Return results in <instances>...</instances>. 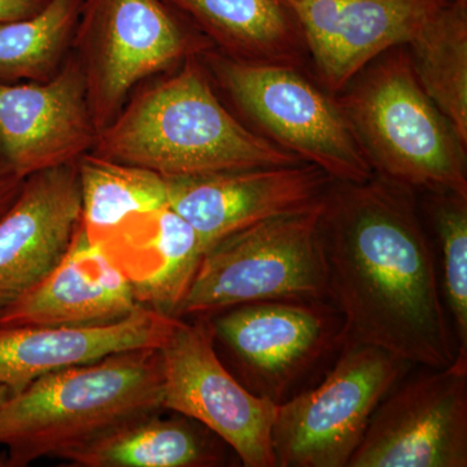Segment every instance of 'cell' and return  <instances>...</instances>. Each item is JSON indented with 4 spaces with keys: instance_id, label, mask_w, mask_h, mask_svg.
<instances>
[{
    "instance_id": "cell-10",
    "label": "cell",
    "mask_w": 467,
    "mask_h": 467,
    "mask_svg": "<svg viewBox=\"0 0 467 467\" xmlns=\"http://www.w3.org/2000/svg\"><path fill=\"white\" fill-rule=\"evenodd\" d=\"M162 408L190 418L232 448L245 467H276V405L254 395L218 355L207 316L175 319L160 346Z\"/></svg>"
},
{
    "instance_id": "cell-20",
    "label": "cell",
    "mask_w": 467,
    "mask_h": 467,
    "mask_svg": "<svg viewBox=\"0 0 467 467\" xmlns=\"http://www.w3.org/2000/svg\"><path fill=\"white\" fill-rule=\"evenodd\" d=\"M214 439L213 432L190 418L162 420L153 414L119 427L67 462L78 467L220 466L225 459Z\"/></svg>"
},
{
    "instance_id": "cell-18",
    "label": "cell",
    "mask_w": 467,
    "mask_h": 467,
    "mask_svg": "<svg viewBox=\"0 0 467 467\" xmlns=\"http://www.w3.org/2000/svg\"><path fill=\"white\" fill-rule=\"evenodd\" d=\"M97 243L128 276L140 306L173 317L204 254L198 234L169 205L129 217Z\"/></svg>"
},
{
    "instance_id": "cell-6",
    "label": "cell",
    "mask_w": 467,
    "mask_h": 467,
    "mask_svg": "<svg viewBox=\"0 0 467 467\" xmlns=\"http://www.w3.org/2000/svg\"><path fill=\"white\" fill-rule=\"evenodd\" d=\"M322 198L208 247L174 317L212 316L256 301H328Z\"/></svg>"
},
{
    "instance_id": "cell-24",
    "label": "cell",
    "mask_w": 467,
    "mask_h": 467,
    "mask_svg": "<svg viewBox=\"0 0 467 467\" xmlns=\"http://www.w3.org/2000/svg\"><path fill=\"white\" fill-rule=\"evenodd\" d=\"M426 193V211L441 247L442 296L453 324L457 356L467 358V198Z\"/></svg>"
},
{
    "instance_id": "cell-1",
    "label": "cell",
    "mask_w": 467,
    "mask_h": 467,
    "mask_svg": "<svg viewBox=\"0 0 467 467\" xmlns=\"http://www.w3.org/2000/svg\"><path fill=\"white\" fill-rule=\"evenodd\" d=\"M416 192L378 174L331 182L319 218L328 301L347 340L441 368L457 343Z\"/></svg>"
},
{
    "instance_id": "cell-21",
    "label": "cell",
    "mask_w": 467,
    "mask_h": 467,
    "mask_svg": "<svg viewBox=\"0 0 467 467\" xmlns=\"http://www.w3.org/2000/svg\"><path fill=\"white\" fill-rule=\"evenodd\" d=\"M405 48L423 90L467 143V0H444Z\"/></svg>"
},
{
    "instance_id": "cell-27",
    "label": "cell",
    "mask_w": 467,
    "mask_h": 467,
    "mask_svg": "<svg viewBox=\"0 0 467 467\" xmlns=\"http://www.w3.org/2000/svg\"><path fill=\"white\" fill-rule=\"evenodd\" d=\"M11 396V391L7 389V387L0 384V407L5 404V401Z\"/></svg>"
},
{
    "instance_id": "cell-9",
    "label": "cell",
    "mask_w": 467,
    "mask_h": 467,
    "mask_svg": "<svg viewBox=\"0 0 467 467\" xmlns=\"http://www.w3.org/2000/svg\"><path fill=\"white\" fill-rule=\"evenodd\" d=\"M207 317L214 343L232 358L234 377L275 405L303 391L347 340L330 301H256Z\"/></svg>"
},
{
    "instance_id": "cell-14",
    "label": "cell",
    "mask_w": 467,
    "mask_h": 467,
    "mask_svg": "<svg viewBox=\"0 0 467 467\" xmlns=\"http://www.w3.org/2000/svg\"><path fill=\"white\" fill-rule=\"evenodd\" d=\"M167 182L169 207L192 225L205 251L234 233L308 207L333 180L316 165L300 162Z\"/></svg>"
},
{
    "instance_id": "cell-23",
    "label": "cell",
    "mask_w": 467,
    "mask_h": 467,
    "mask_svg": "<svg viewBox=\"0 0 467 467\" xmlns=\"http://www.w3.org/2000/svg\"><path fill=\"white\" fill-rule=\"evenodd\" d=\"M82 0H48L38 14L0 24V82H46L72 51Z\"/></svg>"
},
{
    "instance_id": "cell-15",
    "label": "cell",
    "mask_w": 467,
    "mask_h": 467,
    "mask_svg": "<svg viewBox=\"0 0 467 467\" xmlns=\"http://www.w3.org/2000/svg\"><path fill=\"white\" fill-rule=\"evenodd\" d=\"M76 164L36 171L0 217V310L63 261L81 226Z\"/></svg>"
},
{
    "instance_id": "cell-25",
    "label": "cell",
    "mask_w": 467,
    "mask_h": 467,
    "mask_svg": "<svg viewBox=\"0 0 467 467\" xmlns=\"http://www.w3.org/2000/svg\"><path fill=\"white\" fill-rule=\"evenodd\" d=\"M48 0H0V24L32 17L41 12Z\"/></svg>"
},
{
    "instance_id": "cell-26",
    "label": "cell",
    "mask_w": 467,
    "mask_h": 467,
    "mask_svg": "<svg viewBox=\"0 0 467 467\" xmlns=\"http://www.w3.org/2000/svg\"><path fill=\"white\" fill-rule=\"evenodd\" d=\"M24 180L26 178H21L20 175L11 171L7 165L0 161V217L7 212V209L16 199Z\"/></svg>"
},
{
    "instance_id": "cell-11",
    "label": "cell",
    "mask_w": 467,
    "mask_h": 467,
    "mask_svg": "<svg viewBox=\"0 0 467 467\" xmlns=\"http://www.w3.org/2000/svg\"><path fill=\"white\" fill-rule=\"evenodd\" d=\"M408 374L378 405L348 467L467 466V358Z\"/></svg>"
},
{
    "instance_id": "cell-17",
    "label": "cell",
    "mask_w": 467,
    "mask_h": 467,
    "mask_svg": "<svg viewBox=\"0 0 467 467\" xmlns=\"http://www.w3.org/2000/svg\"><path fill=\"white\" fill-rule=\"evenodd\" d=\"M175 319L140 306L125 318L106 325L0 326V384L15 395L54 371L91 364L126 350L160 348Z\"/></svg>"
},
{
    "instance_id": "cell-3",
    "label": "cell",
    "mask_w": 467,
    "mask_h": 467,
    "mask_svg": "<svg viewBox=\"0 0 467 467\" xmlns=\"http://www.w3.org/2000/svg\"><path fill=\"white\" fill-rule=\"evenodd\" d=\"M159 348L126 350L39 377L0 407L2 467L69 460L119 427L160 414Z\"/></svg>"
},
{
    "instance_id": "cell-12",
    "label": "cell",
    "mask_w": 467,
    "mask_h": 467,
    "mask_svg": "<svg viewBox=\"0 0 467 467\" xmlns=\"http://www.w3.org/2000/svg\"><path fill=\"white\" fill-rule=\"evenodd\" d=\"M98 134L73 51L48 81L0 82V161L21 178L76 164Z\"/></svg>"
},
{
    "instance_id": "cell-5",
    "label": "cell",
    "mask_w": 467,
    "mask_h": 467,
    "mask_svg": "<svg viewBox=\"0 0 467 467\" xmlns=\"http://www.w3.org/2000/svg\"><path fill=\"white\" fill-rule=\"evenodd\" d=\"M199 58L221 99L254 133L337 182L373 177L337 98L309 69L241 63L214 48Z\"/></svg>"
},
{
    "instance_id": "cell-19",
    "label": "cell",
    "mask_w": 467,
    "mask_h": 467,
    "mask_svg": "<svg viewBox=\"0 0 467 467\" xmlns=\"http://www.w3.org/2000/svg\"><path fill=\"white\" fill-rule=\"evenodd\" d=\"M164 2L233 60L310 70L299 24L284 0Z\"/></svg>"
},
{
    "instance_id": "cell-4",
    "label": "cell",
    "mask_w": 467,
    "mask_h": 467,
    "mask_svg": "<svg viewBox=\"0 0 467 467\" xmlns=\"http://www.w3.org/2000/svg\"><path fill=\"white\" fill-rule=\"evenodd\" d=\"M335 98L374 174L467 198V143L423 90L405 46L374 58Z\"/></svg>"
},
{
    "instance_id": "cell-7",
    "label": "cell",
    "mask_w": 467,
    "mask_h": 467,
    "mask_svg": "<svg viewBox=\"0 0 467 467\" xmlns=\"http://www.w3.org/2000/svg\"><path fill=\"white\" fill-rule=\"evenodd\" d=\"M212 48L164 0H82L72 51L98 130L115 119L138 86Z\"/></svg>"
},
{
    "instance_id": "cell-2",
    "label": "cell",
    "mask_w": 467,
    "mask_h": 467,
    "mask_svg": "<svg viewBox=\"0 0 467 467\" xmlns=\"http://www.w3.org/2000/svg\"><path fill=\"white\" fill-rule=\"evenodd\" d=\"M91 153L164 178L303 162L234 115L199 57L134 90L115 119L99 131Z\"/></svg>"
},
{
    "instance_id": "cell-13",
    "label": "cell",
    "mask_w": 467,
    "mask_h": 467,
    "mask_svg": "<svg viewBox=\"0 0 467 467\" xmlns=\"http://www.w3.org/2000/svg\"><path fill=\"white\" fill-rule=\"evenodd\" d=\"M299 24L310 72L333 95L370 61L410 41L444 0H284Z\"/></svg>"
},
{
    "instance_id": "cell-22",
    "label": "cell",
    "mask_w": 467,
    "mask_h": 467,
    "mask_svg": "<svg viewBox=\"0 0 467 467\" xmlns=\"http://www.w3.org/2000/svg\"><path fill=\"white\" fill-rule=\"evenodd\" d=\"M81 186L82 229L92 243L134 214L169 205L167 178L88 152L77 161Z\"/></svg>"
},
{
    "instance_id": "cell-8",
    "label": "cell",
    "mask_w": 467,
    "mask_h": 467,
    "mask_svg": "<svg viewBox=\"0 0 467 467\" xmlns=\"http://www.w3.org/2000/svg\"><path fill=\"white\" fill-rule=\"evenodd\" d=\"M413 365L378 347L346 340L315 387L276 405V467H348L374 411Z\"/></svg>"
},
{
    "instance_id": "cell-16",
    "label": "cell",
    "mask_w": 467,
    "mask_h": 467,
    "mask_svg": "<svg viewBox=\"0 0 467 467\" xmlns=\"http://www.w3.org/2000/svg\"><path fill=\"white\" fill-rule=\"evenodd\" d=\"M121 267L79 226L67 256L54 270L0 310L2 327L97 326L140 308Z\"/></svg>"
}]
</instances>
